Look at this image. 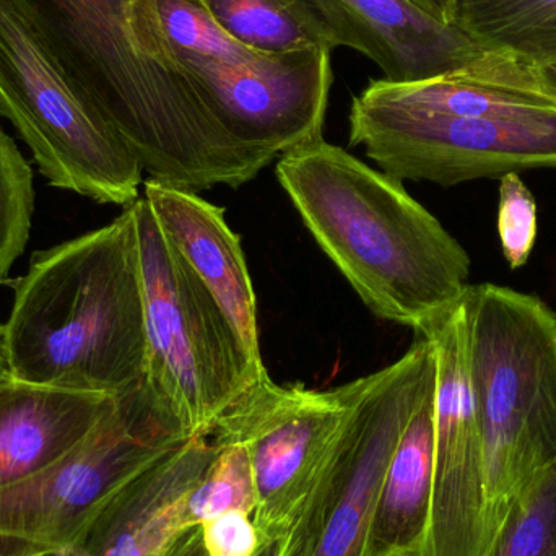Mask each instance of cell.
<instances>
[{
  "label": "cell",
  "mask_w": 556,
  "mask_h": 556,
  "mask_svg": "<svg viewBox=\"0 0 556 556\" xmlns=\"http://www.w3.org/2000/svg\"><path fill=\"white\" fill-rule=\"evenodd\" d=\"M150 179L241 188L274 162L233 142L166 55L153 0H12Z\"/></svg>",
  "instance_id": "6da1fadb"
},
{
  "label": "cell",
  "mask_w": 556,
  "mask_h": 556,
  "mask_svg": "<svg viewBox=\"0 0 556 556\" xmlns=\"http://www.w3.org/2000/svg\"><path fill=\"white\" fill-rule=\"evenodd\" d=\"M276 173L317 247L379 319L421 333L463 301L469 254L404 181L323 137L278 156Z\"/></svg>",
  "instance_id": "7a4b0ae2"
},
{
  "label": "cell",
  "mask_w": 556,
  "mask_h": 556,
  "mask_svg": "<svg viewBox=\"0 0 556 556\" xmlns=\"http://www.w3.org/2000/svg\"><path fill=\"white\" fill-rule=\"evenodd\" d=\"M10 378L116 395L146 379L147 333L132 208L36 251L2 324Z\"/></svg>",
  "instance_id": "3957f363"
},
{
  "label": "cell",
  "mask_w": 556,
  "mask_h": 556,
  "mask_svg": "<svg viewBox=\"0 0 556 556\" xmlns=\"http://www.w3.org/2000/svg\"><path fill=\"white\" fill-rule=\"evenodd\" d=\"M463 309L490 547L513 500L556 463V313L534 294L493 283L470 285Z\"/></svg>",
  "instance_id": "277c9868"
},
{
  "label": "cell",
  "mask_w": 556,
  "mask_h": 556,
  "mask_svg": "<svg viewBox=\"0 0 556 556\" xmlns=\"http://www.w3.org/2000/svg\"><path fill=\"white\" fill-rule=\"evenodd\" d=\"M153 12L166 55L241 149L277 160L323 137L329 51H257L225 33L199 0H153Z\"/></svg>",
  "instance_id": "5b68a950"
},
{
  "label": "cell",
  "mask_w": 556,
  "mask_h": 556,
  "mask_svg": "<svg viewBox=\"0 0 556 556\" xmlns=\"http://www.w3.org/2000/svg\"><path fill=\"white\" fill-rule=\"evenodd\" d=\"M189 440L143 379L116 394L94 430L45 472L0 490V556H75L104 508Z\"/></svg>",
  "instance_id": "8992f818"
},
{
  "label": "cell",
  "mask_w": 556,
  "mask_h": 556,
  "mask_svg": "<svg viewBox=\"0 0 556 556\" xmlns=\"http://www.w3.org/2000/svg\"><path fill=\"white\" fill-rule=\"evenodd\" d=\"M146 309V381L189 438L218 418L267 369L253 365L227 317L160 230L143 195L132 205Z\"/></svg>",
  "instance_id": "52a82bcc"
},
{
  "label": "cell",
  "mask_w": 556,
  "mask_h": 556,
  "mask_svg": "<svg viewBox=\"0 0 556 556\" xmlns=\"http://www.w3.org/2000/svg\"><path fill=\"white\" fill-rule=\"evenodd\" d=\"M0 101L52 188L129 207L143 169L12 0H0Z\"/></svg>",
  "instance_id": "ba28073f"
},
{
  "label": "cell",
  "mask_w": 556,
  "mask_h": 556,
  "mask_svg": "<svg viewBox=\"0 0 556 556\" xmlns=\"http://www.w3.org/2000/svg\"><path fill=\"white\" fill-rule=\"evenodd\" d=\"M434 382L437 353L424 336L397 362L358 378L339 443L288 532L283 556H365L389 460Z\"/></svg>",
  "instance_id": "9c48e42d"
},
{
  "label": "cell",
  "mask_w": 556,
  "mask_h": 556,
  "mask_svg": "<svg viewBox=\"0 0 556 556\" xmlns=\"http://www.w3.org/2000/svg\"><path fill=\"white\" fill-rule=\"evenodd\" d=\"M350 146L401 181L451 188L529 169L556 172V106L418 113L353 98Z\"/></svg>",
  "instance_id": "30bf717a"
},
{
  "label": "cell",
  "mask_w": 556,
  "mask_h": 556,
  "mask_svg": "<svg viewBox=\"0 0 556 556\" xmlns=\"http://www.w3.org/2000/svg\"><path fill=\"white\" fill-rule=\"evenodd\" d=\"M358 379L316 391L278 386L269 372L257 379L224 415L211 437L243 444L253 467L264 539L288 535L339 443Z\"/></svg>",
  "instance_id": "8fae6325"
},
{
  "label": "cell",
  "mask_w": 556,
  "mask_h": 556,
  "mask_svg": "<svg viewBox=\"0 0 556 556\" xmlns=\"http://www.w3.org/2000/svg\"><path fill=\"white\" fill-rule=\"evenodd\" d=\"M418 336L437 353L430 519L414 556H485V456L467 363L463 301Z\"/></svg>",
  "instance_id": "7c38bea8"
},
{
  "label": "cell",
  "mask_w": 556,
  "mask_h": 556,
  "mask_svg": "<svg viewBox=\"0 0 556 556\" xmlns=\"http://www.w3.org/2000/svg\"><path fill=\"white\" fill-rule=\"evenodd\" d=\"M339 45L371 59L392 84L430 80L470 67L496 46L440 22L414 0H317Z\"/></svg>",
  "instance_id": "4fadbf2b"
},
{
  "label": "cell",
  "mask_w": 556,
  "mask_h": 556,
  "mask_svg": "<svg viewBox=\"0 0 556 556\" xmlns=\"http://www.w3.org/2000/svg\"><path fill=\"white\" fill-rule=\"evenodd\" d=\"M143 198L166 240L178 251L237 333L256 368L264 369L257 332L256 293L241 240L225 211L198 192L149 179Z\"/></svg>",
  "instance_id": "5bb4252c"
},
{
  "label": "cell",
  "mask_w": 556,
  "mask_h": 556,
  "mask_svg": "<svg viewBox=\"0 0 556 556\" xmlns=\"http://www.w3.org/2000/svg\"><path fill=\"white\" fill-rule=\"evenodd\" d=\"M217 446L189 438L134 479L88 529L75 556H165L185 531V506Z\"/></svg>",
  "instance_id": "9a60e30c"
},
{
  "label": "cell",
  "mask_w": 556,
  "mask_h": 556,
  "mask_svg": "<svg viewBox=\"0 0 556 556\" xmlns=\"http://www.w3.org/2000/svg\"><path fill=\"white\" fill-rule=\"evenodd\" d=\"M116 395L0 381V490L48 470L113 408Z\"/></svg>",
  "instance_id": "2e32d148"
},
{
  "label": "cell",
  "mask_w": 556,
  "mask_h": 556,
  "mask_svg": "<svg viewBox=\"0 0 556 556\" xmlns=\"http://www.w3.org/2000/svg\"><path fill=\"white\" fill-rule=\"evenodd\" d=\"M434 386L415 408L389 460L365 556H414L424 542L433 489Z\"/></svg>",
  "instance_id": "e0dca14e"
},
{
  "label": "cell",
  "mask_w": 556,
  "mask_h": 556,
  "mask_svg": "<svg viewBox=\"0 0 556 556\" xmlns=\"http://www.w3.org/2000/svg\"><path fill=\"white\" fill-rule=\"evenodd\" d=\"M212 20L241 45L263 52L339 48L332 23L317 0H199Z\"/></svg>",
  "instance_id": "ac0fdd59"
},
{
  "label": "cell",
  "mask_w": 556,
  "mask_h": 556,
  "mask_svg": "<svg viewBox=\"0 0 556 556\" xmlns=\"http://www.w3.org/2000/svg\"><path fill=\"white\" fill-rule=\"evenodd\" d=\"M456 25L503 48L556 41V0H457Z\"/></svg>",
  "instance_id": "d6986e66"
},
{
  "label": "cell",
  "mask_w": 556,
  "mask_h": 556,
  "mask_svg": "<svg viewBox=\"0 0 556 556\" xmlns=\"http://www.w3.org/2000/svg\"><path fill=\"white\" fill-rule=\"evenodd\" d=\"M485 556H556V463L513 500Z\"/></svg>",
  "instance_id": "ffe728a7"
},
{
  "label": "cell",
  "mask_w": 556,
  "mask_h": 556,
  "mask_svg": "<svg viewBox=\"0 0 556 556\" xmlns=\"http://www.w3.org/2000/svg\"><path fill=\"white\" fill-rule=\"evenodd\" d=\"M212 441L217 453L189 493L185 506L186 528L204 525L230 511L253 516L257 508L253 467L243 444L214 438Z\"/></svg>",
  "instance_id": "44dd1931"
},
{
  "label": "cell",
  "mask_w": 556,
  "mask_h": 556,
  "mask_svg": "<svg viewBox=\"0 0 556 556\" xmlns=\"http://www.w3.org/2000/svg\"><path fill=\"white\" fill-rule=\"evenodd\" d=\"M35 212L33 169L0 127V283L28 244Z\"/></svg>",
  "instance_id": "7402d4cb"
},
{
  "label": "cell",
  "mask_w": 556,
  "mask_h": 556,
  "mask_svg": "<svg viewBox=\"0 0 556 556\" xmlns=\"http://www.w3.org/2000/svg\"><path fill=\"white\" fill-rule=\"evenodd\" d=\"M498 235L509 267H525L538 240V202L519 173L500 178Z\"/></svg>",
  "instance_id": "603a6c76"
},
{
  "label": "cell",
  "mask_w": 556,
  "mask_h": 556,
  "mask_svg": "<svg viewBox=\"0 0 556 556\" xmlns=\"http://www.w3.org/2000/svg\"><path fill=\"white\" fill-rule=\"evenodd\" d=\"M201 529L207 556H254L264 541L253 516L241 511L217 516Z\"/></svg>",
  "instance_id": "cb8c5ba5"
},
{
  "label": "cell",
  "mask_w": 556,
  "mask_h": 556,
  "mask_svg": "<svg viewBox=\"0 0 556 556\" xmlns=\"http://www.w3.org/2000/svg\"><path fill=\"white\" fill-rule=\"evenodd\" d=\"M515 51L529 58L542 84L556 98V41L538 42Z\"/></svg>",
  "instance_id": "d4e9b609"
},
{
  "label": "cell",
  "mask_w": 556,
  "mask_h": 556,
  "mask_svg": "<svg viewBox=\"0 0 556 556\" xmlns=\"http://www.w3.org/2000/svg\"><path fill=\"white\" fill-rule=\"evenodd\" d=\"M165 556H207L201 526L185 529L173 542Z\"/></svg>",
  "instance_id": "484cf974"
},
{
  "label": "cell",
  "mask_w": 556,
  "mask_h": 556,
  "mask_svg": "<svg viewBox=\"0 0 556 556\" xmlns=\"http://www.w3.org/2000/svg\"><path fill=\"white\" fill-rule=\"evenodd\" d=\"M425 12L447 25H456L457 0H414Z\"/></svg>",
  "instance_id": "4316f807"
},
{
  "label": "cell",
  "mask_w": 556,
  "mask_h": 556,
  "mask_svg": "<svg viewBox=\"0 0 556 556\" xmlns=\"http://www.w3.org/2000/svg\"><path fill=\"white\" fill-rule=\"evenodd\" d=\"M285 544H287V535L281 538L264 539L263 545L254 556H283Z\"/></svg>",
  "instance_id": "83f0119b"
},
{
  "label": "cell",
  "mask_w": 556,
  "mask_h": 556,
  "mask_svg": "<svg viewBox=\"0 0 556 556\" xmlns=\"http://www.w3.org/2000/svg\"><path fill=\"white\" fill-rule=\"evenodd\" d=\"M9 368H7L5 362V353H3V333H2V323H0V381L3 379H9Z\"/></svg>",
  "instance_id": "f1b7e54d"
},
{
  "label": "cell",
  "mask_w": 556,
  "mask_h": 556,
  "mask_svg": "<svg viewBox=\"0 0 556 556\" xmlns=\"http://www.w3.org/2000/svg\"><path fill=\"white\" fill-rule=\"evenodd\" d=\"M0 117H3V119H7V111H5V108H3L2 101H0Z\"/></svg>",
  "instance_id": "f546056e"
}]
</instances>
